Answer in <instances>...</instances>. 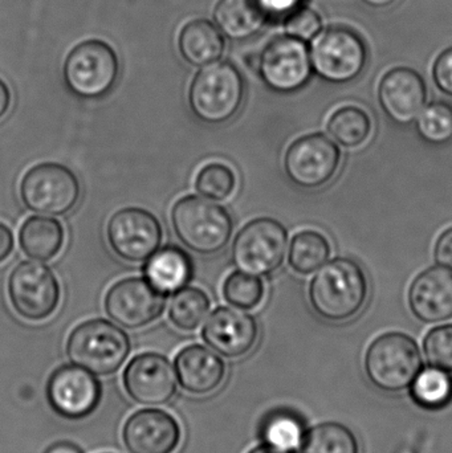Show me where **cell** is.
Returning a JSON list of instances; mask_svg holds the SVG:
<instances>
[{
	"label": "cell",
	"mask_w": 452,
	"mask_h": 453,
	"mask_svg": "<svg viewBox=\"0 0 452 453\" xmlns=\"http://www.w3.org/2000/svg\"><path fill=\"white\" fill-rule=\"evenodd\" d=\"M308 297L315 313L326 321H349L366 305L368 277L353 258H333L318 269L310 281Z\"/></svg>",
	"instance_id": "1"
},
{
	"label": "cell",
	"mask_w": 452,
	"mask_h": 453,
	"mask_svg": "<svg viewBox=\"0 0 452 453\" xmlns=\"http://www.w3.org/2000/svg\"><path fill=\"white\" fill-rule=\"evenodd\" d=\"M69 361L95 375L116 374L129 358L132 342L122 327L108 319H88L77 325L65 345Z\"/></svg>",
	"instance_id": "2"
},
{
	"label": "cell",
	"mask_w": 452,
	"mask_h": 453,
	"mask_svg": "<svg viewBox=\"0 0 452 453\" xmlns=\"http://www.w3.org/2000/svg\"><path fill=\"white\" fill-rule=\"evenodd\" d=\"M170 218L180 242L199 255L219 252L233 234V218L227 210L198 196L178 199Z\"/></svg>",
	"instance_id": "3"
},
{
	"label": "cell",
	"mask_w": 452,
	"mask_h": 453,
	"mask_svg": "<svg viewBox=\"0 0 452 453\" xmlns=\"http://www.w3.org/2000/svg\"><path fill=\"white\" fill-rule=\"evenodd\" d=\"M243 76L230 63H212L198 72L188 89V105L196 119L210 125L230 121L243 105Z\"/></svg>",
	"instance_id": "4"
},
{
	"label": "cell",
	"mask_w": 452,
	"mask_h": 453,
	"mask_svg": "<svg viewBox=\"0 0 452 453\" xmlns=\"http://www.w3.org/2000/svg\"><path fill=\"white\" fill-rule=\"evenodd\" d=\"M421 369L418 345L405 333H385L366 350V375L377 388L387 393H400L410 388Z\"/></svg>",
	"instance_id": "5"
},
{
	"label": "cell",
	"mask_w": 452,
	"mask_h": 453,
	"mask_svg": "<svg viewBox=\"0 0 452 453\" xmlns=\"http://www.w3.org/2000/svg\"><path fill=\"white\" fill-rule=\"evenodd\" d=\"M308 45L313 73L331 84L355 81L368 64L365 42L347 27H326Z\"/></svg>",
	"instance_id": "6"
},
{
	"label": "cell",
	"mask_w": 452,
	"mask_h": 453,
	"mask_svg": "<svg viewBox=\"0 0 452 453\" xmlns=\"http://www.w3.org/2000/svg\"><path fill=\"white\" fill-rule=\"evenodd\" d=\"M288 232L272 218H257L239 229L231 248L239 272L262 277L278 271L286 257Z\"/></svg>",
	"instance_id": "7"
},
{
	"label": "cell",
	"mask_w": 452,
	"mask_h": 453,
	"mask_svg": "<svg viewBox=\"0 0 452 453\" xmlns=\"http://www.w3.org/2000/svg\"><path fill=\"white\" fill-rule=\"evenodd\" d=\"M20 198L27 209L47 217H63L76 207L81 186L64 165L44 162L21 178Z\"/></svg>",
	"instance_id": "8"
},
{
	"label": "cell",
	"mask_w": 452,
	"mask_h": 453,
	"mask_svg": "<svg viewBox=\"0 0 452 453\" xmlns=\"http://www.w3.org/2000/svg\"><path fill=\"white\" fill-rule=\"evenodd\" d=\"M119 64L106 42L89 40L69 52L64 64V80L74 96L85 100L103 97L119 79Z\"/></svg>",
	"instance_id": "9"
},
{
	"label": "cell",
	"mask_w": 452,
	"mask_h": 453,
	"mask_svg": "<svg viewBox=\"0 0 452 453\" xmlns=\"http://www.w3.org/2000/svg\"><path fill=\"white\" fill-rule=\"evenodd\" d=\"M8 297L19 316L42 321L52 316L60 303L57 277L44 264L23 261L8 277Z\"/></svg>",
	"instance_id": "10"
},
{
	"label": "cell",
	"mask_w": 452,
	"mask_h": 453,
	"mask_svg": "<svg viewBox=\"0 0 452 453\" xmlns=\"http://www.w3.org/2000/svg\"><path fill=\"white\" fill-rule=\"evenodd\" d=\"M341 151L323 133L303 135L289 145L284 156V170L289 180L305 190L328 185L339 172Z\"/></svg>",
	"instance_id": "11"
},
{
	"label": "cell",
	"mask_w": 452,
	"mask_h": 453,
	"mask_svg": "<svg viewBox=\"0 0 452 453\" xmlns=\"http://www.w3.org/2000/svg\"><path fill=\"white\" fill-rule=\"evenodd\" d=\"M257 68L260 79L273 92H297L313 76L310 45L288 35L276 37L260 53Z\"/></svg>",
	"instance_id": "12"
},
{
	"label": "cell",
	"mask_w": 452,
	"mask_h": 453,
	"mask_svg": "<svg viewBox=\"0 0 452 453\" xmlns=\"http://www.w3.org/2000/svg\"><path fill=\"white\" fill-rule=\"evenodd\" d=\"M166 295L146 277H126L114 282L105 295L106 314L125 329L137 330L153 324L164 313Z\"/></svg>",
	"instance_id": "13"
},
{
	"label": "cell",
	"mask_w": 452,
	"mask_h": 453,
	"mask_svg": "<svg viewBox=\"0 0 452 453\" xmlns=\"http://www.w3.org/2000/svg\"><path fill=\"white\" fill-rule=\"evenodd\" d=\"M47 399L56 414L69 420H81L100 406L103 386L88 370L63 365L48 378Z\"/></svg>",
	"instance_id": "14"
},
{
	"label": "cell",
	"mask_w": 452,
	"mask_h": 453,
	"mask_svg": "<svg viewBox=\"0 0 452 453\" xmlns=\"http://www.w3.org/2000/svg\"><path fill=\"white\" fill-rule=\"evenodd\" d=\"M161 223L151 212L137 207L119 210L109 219L106 237L111 250L127 263H143L162 242Z\"/></svg>",
	"instance_id": "15"
},
{
	"label": "cell",
	"mask_w": 452,
	"mask_h": 453,
	"mask_svg": "<svg viewBox=\"0 0 452 453\" xmlns=\"http://www.w3.org/2000/svg\"><path fill=\"white\" fill-rule=\"evenodd\" d=\"M122 385L141 406H165L178 390L177 372L167 357L154 351L138 354L125 367Z\"/></svg>",
	"instance_id": "16"
},
{
	"label": "cell",
	"mask_w": 452,
	"mask_h": 453,
	"mask_svg": "<svg viewBox=\"0 0 452 453\" xmlns=\"http://www.w3.org/2000/svg\"><path fill=\"white\" fill-rule=\"evenodd\" d=\"M182 435L177 418L159 409L138 410L122 427V441L129 453H175Z\"/></svg>",
	"instance_id": "17"
},
{
	"label": "cell",
	"mask_w": 452,
	"mask_h": 453,
	"mask_svg": "<svg viewBox=\"0 0 452 453\" xmlns=\"http://www.w3.org/2000/svg\"><path fill=\"white\" fill-rule=\"evenodd\" d=\"M207 346L226 358H241L257 345L259 326L254 316L239 308L219 306L202 330Z\"/></svg>",
	"instance_id": "18"
},
{
	"label": "cell",
	"mask_w": 452,
	"mask_h": 453,
	"mask_svg": "<svg viewBox=\"0 0 452 453\" xmlns=\"http://www.w3.org/2000/svg\"><path fill=\"white\" fill-rule=\"evenodd\" d=\"M379 101L393 122L411 124L426 106V81L418 72L408 66L390 69L379 81Z\"/></svg>",
	"instance_id": "19"
},
{
	"label": "cell",
	"mask_w": 452,
	"mask_h": 453,
	"mask_svg": "<svg viewBox=\"0 0 452 453\" xmlns=\"http://www.w3.org/2000/svg\"><path fill=\"white\" fill-rule=\"evenodd\" d=\"M411 313L424 324L452 319V271L432 266L421 272L409 288Z\"/></svg>",
	"instance_id": "20"
},
{
	"label": "cell",
	"mask_w": 452,
	"mask_h": 453,
	"mask_svg": "<svg viewBox=\"0 0 452 453\" xmlns=\"http://www.w3.org/2000/svg\"><path fill=\"white\" fill-rule=\"evenodd\" d=\"M178 383L186 393L209 395L215 393L226 380L225 361L206 346H186L175 357Z\"/></svg>",
	"instance_id": "21"
},
{
	"label": "cell",
	"mask_w": 452,
	"mask_h": 453,
	"mask_svg": "<svg viewBox=\"0 0 452 453\" xmlns=\"http://www.w3.org/2000/svg\"><path fill=\"white\" fill-rule=\"evenodd\" d=\"M193 274L194 263L190 255L177 245L161 248L146 261V279L165 295L185 288Z\"/></svg>",
	"instance_id": "22"
},
{
	"label": "cell",
	"mask_w": 452,
	"mask_h": 453,
	"mask_svg": "<svg viewBox=\"0 0 452 453\" xmlns=\"http://www.w3.org/2000/svg\"><path fill=\"white\" fill-rule=\"evenodd\" d=\"M215 23L231 40H247L259 34L268 18L257 0H220L214 11Z\"/></svg>",
	"instance_id": "23"
},
{
	"label": "cell",
	"mask_w": 452,
	"mask_h": 453,
	"mask_svg": "<svg viewBox=\"0 0 452 453\" xmlns=\"http://www.w3.org/2000/svg\"><path fill=\"white\" fill-rule=\"evenodd\" d=\"M64 240V226L53 218L31 217L19 229L21 250L34 260H52L60 253Z\"/></svg>",
	"instance_id": "24"
},
{
	"label": "cell",
	"mask_w": 452,
	"mask_h": 453,
	"mask_svg": "<svg viewBox=\"0 0 452 453\" xmlns=\"http://www.w3.org/2000/svg\"><path fill=\"white\" fill-rule=\"evenodd\" d=\"M180 50L191 65L206 66L215 63L225 50V40L218 27L207 20H194L183 27Z\"/></svg>",
	"instance_id": "25"
},
{
	"label": "cell",
	"mask_w": 452,
	"mask_h": 453,
	"mask_svg": "<svg viewBox=\"0 0 452 453\" xmlns=\"http://www.w3.org/2000/svg\"><path fill=\"white\" fill-rule=\"evenodd\" d=\"M326 130L342 148L357 149L371 138L373 122L360 106H341L329 117Z\"/></svg>",
	"instance_id": "26"
},
{
	"label": "cell",
	"mask_w": 452,
	"mask_h": 453,
	"mask_svg": "<svg viewBox=\"0 0 452 453\" xmlns=\"http://www.w3.org/2000/svg\"><path fill=\"white\" fill-rule=\"evenodd\" d=\"M328 237L315 229L297 232L289 248V266L296 273L307 276L320 269L331 257Z\"/></svg>",
	"instance_id": "27"
},
{
	"label": "cell",
	"mask_w": 452,
	"mask_h": 453,
	"mask_svg": "<svg viewBox=\"0 0 452 453\" xmlns=\"http://www.w3.org/2000/svg\"><path fill=\"white\" fill-rule=\"evenodd\" d=\"M209 296L199 288L185 287L175 292L169 305V319L182 332H194L210 311Z\"/></svg>",
	"instance_id": "28"
},
{
	"label": "cell",
	"mask_w": 452,
	"mask_h": 453,
	"mask_svg": "<svg viewBox=\"0 0 452 453\" xmlns=\"http://www.w3.org/2000/svg\"><path fill=\"white\" fill-rule=\"evenodd\" d=\"M263 444L283 453L297 452L304 441L302 420L288 411H276L265 418L260 430Z\"/></svg>",
	"instance_id": "29"
},
{
	"label": "cell",
	"mask_w": 452,
	"mask_h": 453,
	"mask_svg": "<svg viewBox=\"0 0 452 453\" xmlns=\"http://www.w3.org/2000/svg\"><path fill=\"white\" fill-rule=\"evenodd\" d=\"M297 453H360L355 434L340 423H323L305 434Z\"/></svg>",
	"instance_id": "30"
},
{
	"label": "cell",
	"mask_w": 452,
	"mask_h": 453,
	"mask_svg": "<svg viewBox=\"0 0 452 453\" xmlns=\"http://www.w3.org/2000/svg\"><path fill=\"white\" fill-rule=\"evenodd\" d=\"M411 398L422 409L440 410L452 401V378L448 372L427 369L411 385Z\"/></svg>",
	"instance_id": "31"
},
{
	"label": "cell",
	"mask_w": 452,
	"mask_h": 453,
	"mask_svg": "<svg viewBox=\"0 0 452 453\" xmlns=\"http://www.w3.org/2000/svg\"><path fill=\"white\" fill-rule=\"evenodd\" d=\"M417 132L425 142L445 146L452 142V105L433 101L417 117Z\"/></svg>",
	"instance_id": "32"
},
{
	"label": "cell",
	"mask_w": 452,
	"mask_h": 453,
	"mask_svg": "<svg viewBox=\"0 0 452 453\" xmlns=\"http://www.w3.org/2000/svg\"><path fill=\"white\" fill-rule=\"evenodd\" d=\"M223 296L231 305L249 311L262 303L264 297V284L259 277L243 272H234L225 280Z\"/></svg>",
	"instance_id": "33"
},
{
	"label": "cell",
	"mask_w": 452,
	"mask_h": 453,
	"mask_svg": "<svg viewBox=\"0 0 452 453\" xmlns=\"http://www.w3.org/2000/svg\"><path fill=\"white\" fill-rule=\"evenodd\" d=\"M236 188L235 173L227 165L211 162L199 170L195 188L201 196L214 201H226Z\"/></svg>",
	"instance_id": "34"
},
{
	"label": "cell",
	"mask_w": 452,
	"mask_h": 453,
	"mask_svg": "<svg viewBox=\"0 0 452 453\" xmlns=\"http://www.w3.org/2000/svg\"><path fill=\"white\" fill-rule=\"evenodd\" d=\"M424 351L433 367L452 372V325L430 330L424 340Z\"/></svg>",
	"instance_id": "35"
},
{
	"label": "cell",
	"mask_w": 452,
	"mask_h": 453,
	"mask_svg": "<svg viewBox=\"0 0 452 453\" xmlns=\"http://www.w3.org/2000/svg\"><path fill=\"white\" fill-rule=\"evenodd\" d=\"M284 21L286 35L304 42H312L323 29V19L312 8H300Z\"/></svg>",
	"instance_id": "36"
},
{
	"label": "cell",
	"mask_w": 452,
	"mask_h": 453,
	"mask_svg": "<svg viewBox=\"0 0 452 453\" xmlns=\"http://www.w3.org/2000/svg\"><path fill=\"white\" fill-rule=\"evenodd\" d=\"M433 80L441 92L452 97V47L443 50L434 65H433Z\"/></svg>",
	"instance_id": "37"
},
{
	"label": "cell",
	"mask_w": 452,
	"mask_h": 453,
	"mask_svg": "<svg viewBox=\"0 0 452 453\" xmlns=\"http://www.w3.org/2000/svg\"><path fill=\"white\" fill-rule=\"evenodd\" d=\"M268 20H286L292 13L305 7L307 0H257Z\"/></svg>",
	"instance_id": "38"
},
{
	"label": "cell",
	"mask_w": 452,
	"mask_h": 453,
	"mask_svg": "<svg viewBox=\"0 0 452 453\" xmlns=\"http://www.w3.org/2000/svg\"><path fill=\"white\" fill-rule=\"evenodd\" d=\"M434 258L438 265L452 271V226L438 237L434 247Z\"/></svg>",
	"instance_id": "39"
},
{
	"label": "cell",
	"mask_w": 452,
	"mask_h": 453,
	"mask_svg": "<svg viewBox=\"0 0 452 453\" xmlns=\"http://www.w3.org/2000/svg\"><path fill=\"white\" fill-rule=\"evenodd\" d=\"M13 245H15V239H13L12 231L0 223V263L12 253Z\"/></svg>",
	"instance_id": "40"
},
{
	"label": "cell",
	"mask_w": 452,
	"mask_h": 453,
	"mask_svg": "<svg viewBox=\"0 0 452 453\" xmlns=\"http://www.w3.org/2000/svg\"><path fill=\"white\" fill-rule=\"evenodd\" d=\"M45 453H84L76 444L69 443V441H58L53 444Z\"/></svg>",
	"instance_id": "41"
},
{
	"label": "cell",
	"mask_w": 452,
	"mask_h": 453,
	"mask_svg": "<svg viewBox=\"0 0 452 453\" xmlns=\"http://www.w3.org/2000/svg\"><path fill=\"white\" fill-rule=\"evenodd\" d=\"M11 104V93L8 89L7 85L0 80V119L4 116L10 108Z\"/></svg>",
	"instance_id": "42"
},
{
	"label": "cell",
	"mask_w": 452,
	"mask_h": 453,
	"mask_svg": "<svg viewBox=\"0 0 452 453\" xmlns=\"http://www.w3.org/2000/svg\"><path fill=\"white\" fill-rule=\"evenodd\" d=\"M365 4H368L372 8H379V10H384V8L392 7L393 4L398 2V0H363Z\"/></svg>",
	"instance_id": "43"
},
{
	"label": "cell",
	"mask_w": 452,
	"mask_h": 453,
	"mask_svg": "<svg viewBox=\"0 0 452 453\" xmlns=\"http://www.w3.org/2000/svg\"><path fill=\"white\" fill-rule=\"evenodd\" d=\"M247 453H283L276 451V449H270V447L265 446V444H262V446L255 447L251 451Z\"/></svg>",
	"instance_id": "44"
}]
</instances>
